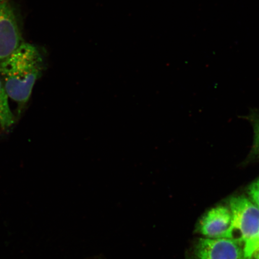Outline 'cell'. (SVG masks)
<instances>
[{
	"mask_svg": "<svg viewBox=\"0 0 259 259\" xmlns=\"http://www.w3.org/2000/svg\"><path fill=\"white\" fill-rule=\"evenodd\" d=\"M43 63L40 52L30 44H21L0 62V77L9 98L21 106L28 102Z\"/></svg>",
	"mask_w": 259,
	"mask_h": 259,
	"instance_id": "cell-1",
	"label": "cell"
},
{
	"mask_svg": "<svg viewBox=\"0 0 259 259\" xmlns=\"http://www.w3.org/2000/svg\"><path fill=\"white\" fill-rule=\"evenodd\" d=\"M254 140L252 154L259 158V116L253 119Z\"/></svg>",
	"mask_w": 259,
	"mask_h": 259,
	"instance_id": "cell-8",
	"label": "cell"
},
{
	"mask_svg": "<svg viewBox=\"0 0 259 259\" xmlns=\"http://www.w3.org/2000/svg\"><path fill=\"white\" fill-rule=\"evenodd\" d=\"M21 40L14 8L9 0H0V62L19 47Z\"/></svg>",
	"mask_w": 259,
	"mask_h": 259,
	"instance_id": "cell-3",
	"label": "cell"
},
{
	"mask_svg": "<svg viewBox=\"0 0 259 259\" xmlns=\"http://www.w3.org/2000/svg\"><path fill=\"white\" fill-rule=\"evenodd\" d=\"M252 257H254L255 259H259V248L254 252V253L252 255Z\"/></svg>",
	"mask_w": 259,
	"mask_h": 259,
	"instance_id": "cell-10",
	"label": "cell"
},
{
	"mask_svg": "<svg viewBox=\"0 0 259 259\" xmlns=\"http://www.w3.org/2000/svg\"><path fill=\"white\" fill-rule=\"evenodd\" d=\"M231 222V210L220 206L210 209L202 217L197 230L208 238H225Z\"/></svg>",
	"mask_w": 259,
	"mask_h": 259,
	"instance_id": "cell-5",
	"label": "cell"
},
{
	"mask_svg": "<svg viewBox=\"0 0 259 259\" xmlns=\"http://www.w3.org/2000/svg\"><path fill=\"white\" fill-rule=\"evenodd\" d=\"M238 244L228 238L200 239L196 253L200 259H242L244 252Z\"/></svg>",
	"mask_w": 259,
	"mask_h": 259,
	"instance_id": "cell-4",
	"label": "cell"
},
{
	"mask_svg": "<svg viewBox=\"0 0 259 259\" xmlns=\"http://www.w3.org/2000/svg\"><path fill=\"white\" fill-rule=\"evenodd\" d=\"M248 194L253 203L259 208V178L249 187Z\"/></svg>",
	"mask_w": 259,
	"mask_h": 259,
	"instance_id": "cell-9",
	"label": "cell"
},
{
	"mask_svg": "<svg viewBox=\"0 0 259 259\" xmlns=\"http://www.w3.org/2000/svg\"><path fill=\"white\" fill-rule=\"evenodd\" d=\"M259 248V230L257 234L253 238L249 239L245 243L244 252V258L250 259L254 252Z\"/></svg>",
	"mask_w": 259,
	"mask_h": 259,
	"instance_id": "cell-7",
	"label": "cell"
},
{
	"mask_svg": "<svg viewBox=\"0 0 259 259\" xmlns=\"http://www.w3.org/2000/svg\"><path fill=\"white\" fill-rule=\"evenodd\" d=\"M91 259H103V258H102V257L97 256V257H93Z\"/></svg>",
	"mask_w": 259,
	"mask_h": 259,
	"instance_id": "cell-11",
	"label": "cell"
},
{
	"mask_svg": "<svg viewBox=\"0 0 259 259\" xmlns=\"http://www.w3.org/2000/svg\"><path fill=\"white\" fill-rule=\"evenodd\" d=\"M14 117L10 108L9 97L0 77V130H7L14 124Z\"/></svg>",
	"mask_w": 259,
	"mask_h": 259,
	"instance_id": "cell-6",
	"label": "cell"
},
{
	"mask_svg": "<svg viewBox=\"0 0 259 259\" xmlns=\"http://www.w3.org/2000/svg\"><path fill=\"white\" fill-rule=\"evenodd\" d=\"M232 222L225 238L242 244L253 238L259 230V208L244 196L229 200Z\"/></svg>",
	"mask_w": 259,
	"mask_h": 259,
	"instance_id": "cell-2",
	"label": "cell"
}]
</instances>
